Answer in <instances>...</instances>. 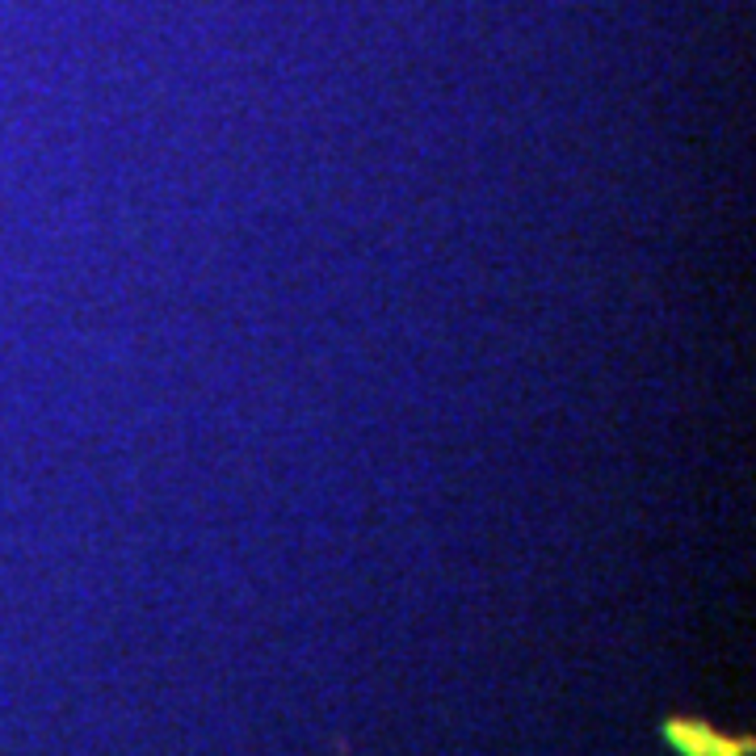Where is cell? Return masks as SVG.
<instances>
[{
    "mask_svg": "<svg viewBox=\"0 0 756 756\" xmlns=\"http://www.w3.org/2000/svg\"><path fill=\"white\" fill-rule=\"evenodd\" d=\"M660 736L676 756H752V736H723L719 727L702 719H680L672 714L660 723Z\"/></svg>",
    "mask_w": 756,
    "mask_h": 756,
    "instance_id": "cell-1",
    "label": "cell"
}]
</instances>
